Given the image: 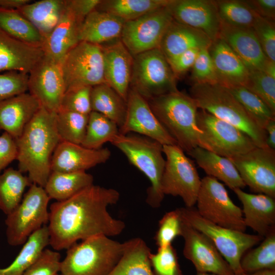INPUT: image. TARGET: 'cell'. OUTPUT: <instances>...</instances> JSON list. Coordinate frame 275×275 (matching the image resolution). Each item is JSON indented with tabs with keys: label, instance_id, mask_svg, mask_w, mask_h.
I'll return each mask as SVG.
<instances>
[{
	"label": "cell",
	"instance_id": "obj_39",
	"mask_svg": "<svg viewBox=\"0 0 275 275\" xmlns=\"http://www.w3.org/2000/svg\"><path fill=\"white\" fill-rule=\"evenodd\" d=\"M227 89L260 128L265 130L267 124L275 119V113L263 100L245 87L237 86Z\"/></svg>",
	"mask_w": 275,
	"mask_h": 275
},
{
	"label": "cell",
	"instance_id": "obj_46",
	"mask_svg": "<svg viewBox=\"0 0 275 275\" xmlns=\"http://www.w3.org/2000/svg\"><path fill=\"white\" fill-rule=\"evenodd\" d=\"M182 220L179 209L166 212L159 221L154 239L158 248L172 244L178 236H181Z\"/></svg>",
	"mask_w": 275,
	"mask_h": 275
},
{
	"label": "cell",
	"instance_id": "obj_24",
	"mask_svg": "<svg viewBox=\"0 0 275 275\" xmlns=\"http://www.w3.org/2000/svg\"><path fill=\"white\" fill-rule=\"evenodd\" d=\"M217 83L229 88L245 86L249 71L243 62L219 37L212 41L208 47Z\"/></svg>",
	"mask_w": 275,
	"mask_h": 275
},
{
	"label": "cell",
	"instance_id": "obj_6",
	"mask_svg": "<svg viewBox=\"0 0 275 275\" xmlns=\"http://www.w3.org/2000/svg\"><path fill=\"white\" fill-rule=\"evenodd\" d=\"M124 243L98 235L76 243L61 261L63 275H107L120 259Z\"/></svg>",
	"mask_w": 275,
	"mask_h": 275
},
{
	"label": "cell",
	"instance_id": "obj_38",
	"mask_svg": "<svg viewBox=\"0 0 275 275\" xmlns=\"http://www.w3.org/2000/svg\"><path fill=\"white\" fill-rule=\"evenodd\" d=\"M31 183L18 170L5 169L0 174V210L6 215L21 202L24 191Z\"/></svg>",
	"mask_w": 275,
	"mask_h": 275
},
{
	"label": "cell",
	"instance_id": "obj_19",
	"mask_svg": "<svg viewBox=\"0 0 275 275\" xmlns=\"http://www.w3.org/2000/svg\"><path fill=\"white\" fill-rule=\"evenodd\" d=\"M168 7L177 22L204 32L212 41L219 37L221 21L216 1L171 0Z\"/></svg>",
	"mask_w": 275,
	"mask_h": 275
},
{
	"label": "cell",
	"instance_id": "obj_9",
	"mask_svg": "<svg viewBox=\"0 0 275 275\" xmlns=\"http://www.w3.org/2000/svg\"><path fill=\"white\" fill-rule=\"evenodd\" d=\"M176 78L159 48L133 56L130 88L146 100L177 90Z\"/></svg>",
	"mask_w": 275,
	"mask_h": 275
},
{
	"label": "cell",
	"instance_id": "obj_45",
	"mask_svg": "<svg viewBox=\"0 0 275 275\" xmlns=\"http://www.w3.org/2000/svg\"><path fill=\"white\" fill-rule=\"evenodd\" d=\"M150 261L155 275H184L181 269L176 250L172 244L158 248L150 253Z\"/></svg>",
	"mask_w": 275,
	"mask_h": 275
},
{
	"label": "cell",
	"instance_id": "obj_57",
	"mask_svg": "<svg viewBox=\"0 0 275 275\" xmlns=\"http://www.w3.org/2000/svg\"><path fill=\"white\" fill-rule=\"evenodd\" d=\"M266 145L269 148L275 150V119L270 121L266 125Z\"/></svg>",
	"mask_w": 275,
	"mask_h": 275
},
{
	"label": "cell",
	"instance_id": "obj_61",
	"mask_svg": "<svg viewBox=\"0 0 275 275\" xmlns=\"http://www.w3.org/2000/svg\"></svg>",
	"mask_w": 275,
	"mask_h": 275
},
{
	"label": "cell",
	"instance_id": "obj_58",
	"mask_svg": "<svg viewBox=\"0 0 275 275\" xmlns=\"http://www.w3.org/2000/svg\"><path fill=\"white\" fill-rule=\"evenodd\" d=\"M233 275H275V270H264L252 273L243 272Z\"/></svg>",
	"mask_w": 275,
	"mask_h": 275
},
{
	"label": "cell",
	"instance_id": "obj_40",
	"mask_svg": "<svg viewBox=\"0 0 275 275\" xmlns=\"http://www.w3.org/2000/svg\"><path fill=\"white\" fill-rule=\"evenodd\" d=\"M119 133L117 124L102 114L92 111L89 115L86 131L81 145L98 149L111 142Z\"/></svg>",
	"mask_w": 275,
	"mask_h": 275
},
{
	"label": "cell",
	"instance_id": "obj_7",
	"mask_svg": "<svg viewBox=\"0 0 275 275\" xmlns=\"http://www.w3.org/2000/svg\"><path fill=\"white\" fill-rule=\"evenodd\" d=\"M178 209L184 222L212 241L234 274L243 272L240 266L242 257L264 237L216 225L202 217L194 207Z\"/></svg>",
	"mask_w": 275,
	"mask_h": 275
},
{
	"label": "cell",
	"instance_id": "obj_43",
	"mask_svg": "<svg viewBox=\"0 0 275 275\" xmlns=\"http://www.w3.org/2000/svg\"><path fill=\"white\" fill-rule=\"evenodd\" d=\"M89 115L59 111L56 114V128L62 142L81 144L86 131Z\"/></svg>",
	"mask_w": 275,
	"mask_h": 275
},
{
	"label": "cell",
	"instance_id": "obj_49",
	"mask_svg": "<svg viewBox=\"0 0 275 275\" xmlns=\"http://www.w3.org/2000/svg\"><path fill=\"white\" fill-rule=\"evenodd\" d=\"M27 73L11 71L0 73V101L28 91Z\"/></svg>",
	"mask_w": 275,
	"mask_h": 275
},
{
	"label": "cell",
	"instance_id": "obj_26",
	"mask_svg": "<svg viewBox=\"0 0 275 275\" xmlns=\"http://www.w3.org/2000/svg\"><path fill=\"white\" fill-rule=\"evenodd\" d=\"M41 107L29 92L0 101V129L17 139Z\"/></svg>",
	"mask_w": 275,
	"mask_h": 275
},
{
	"label": "cell",
	"instance_id": "obj_14",
	"mask_svg": "<svg viewBox=\"0 0 275 275\" xmlns=\"http://www.w3.org/2000/svg\"><path fill=\"white\" fill-rule=\"evenodd\" d=\"M168 5L124 23L120 39L133 57L159 48L163 35L173 20Z\"/></svg>",
	"mask_w": 275,
	"mask_h": 275
},
{
	"label": "cell",
	"instance_id": "obj_35",
	"mask_svg": "<svg viewBox=\"0 0 275 275\" xmlns=\"http://www.w3.org/2000/svg\"><path fill=\"white\" fill-rule=\"evenodd\" d=\"M91 103L92 111L109 119L119 128L122 126L126 113V101L108 85L103 83L92 87Z\"/></svg>",
	"mask_w": 275,
	"mask_h": 275
},
{
	"label": "cell",
	"instance_id": "obj_28",
	"mask_svg": "<svg viewBox=\"0 0 275 275\" xmlns=\"http://www.w3.org/2000/svg\"><path fill=\"white\" fill-rule=\"evenodd\" d=\"M211 43L204 32L173 19L163 35L159 49L168 62L191 48L209 47Z\"/></svg>",
	"mask_w": 275,
	"mask_h": 275
},
{
	"label": "cell",
	"instance_id": "obj_22",
	"mask_svg": "<svg viewBox=\"0 0 275 275\" xmlns=\"http://www.w3.org/2000/svg\"><path fill=\"white\" fill-rule=\"evenodd\" d=\"M219 37L240 59L249 72L264 70L269 60L253 28H237L221 22Z\"/></svg>",
	"mask_w": 275,
	"mask_h": 275
},
{
	"label": "cell",
	"instance_id": "obj_41",
	"mask_svg": "<svg viewBox=\"0 0 275 275\" xmlns=\"http://www.w3.org/2000/svg\"><path fill=\"white\" fill-rule=\"evenodd\" d=\"M240 266L246 273L275 270V232L264 237L257 247L245 253Z\"/></svg>",
	"mask_w": 275,
	"mask_h": 275
},
{
	"label": "cell",
	"instance_id": "obj_55",
	"mask_svg": "<svg viewBox=\"0 0 275 275\" xmlns=\"http://www.w3.org/2000/svg\"><path fill=\"white\" fill-rule=\"evenodd\" d=\"M248 5L258 15L274 21V0L245 1Z\"/></svg>",
	"mask_w": 275,
	"mask_h": 275
},
{
	"label": "cell",
	"instance_id": "obj_51",
	"mask_svg": "<svg viewBox=\"0 0 275 275\" xmlns=\"http://www.w3.org/2000/svg\"><path fill=\"white\" fill-rule=\"evenodd\" d=\"M61 264L60 254L45 249L22 275H56L60 272Z\"/></svg>",
	"mask_w": 275,
	"mask_h": 275
},
{
	"label": "cell",
	"instance_id": "obj_52",
	"mask_svg": "<svg viewBox=\"0 0 275 275\" xmlns=\"http://www.w3.org/2000/svg\"><path fill=\"white\" fill-rule=\"evenodd\" d=\"M17 154L15 139L4 132L0 135V174L13 160H16Z\"/></svg>",
	"mask_w": 275,
	"mask_h": 275
},
{
	"label": "cell",
	"instance_id": "obj_2",
	"mask_svg": "<svg viewBox=\"0 0 275 275\" xmlns=\"http://www.w3.org/2000/svg\"><path fill=\"white\" fill-rule=\"evenodd\" d=\"M56 114L41 106L15 140L18 170L28 174L31 183L43 187L51 172L53 153L61 142Z\"/></svg>",
	"mask_w": 275,
	"mask_h": 275
},
{
	"label": "cell",
	"instance_id": "obj_32",
	"mask_svg": "<svg viewBox=\"0 0 275 275\" xmlns=\"http://www.w3.org/2000/svg\"><path fill=\"white\" fill-rule=\"evenodd\" d=\"M93 176L86 171H51L44 188L50 199L65 201L93 184Z\"/></svg>",
	"mask_w": 275,
	"mask_h": 275
},
{
	"label": "cell",
	"instance_id": "obj_42",
	"mask_svg": "<svg viewBox=\"0 0 275 275\" xmlns=\"http://www.w3.org/2000/svg\"><path fill=\"white\" fill-rule=\"evenodd\" d=\"M221 22L240 28H252L257 14L245 1H216Z\"/></svg>",
	"mask_w": 275,
	"mask_h": 275
},
{
	"label": "cell",
	"instance_id": "obj_54",
	"mask_svg": "<svg viewBox=\"0 0 275 275\" xmlns=\"http://www.w3.org/2000/svg\"><path fill=\"white\" fill-rule=\"evenodd\" d=\"M101 0H66L67 7L82 21L95 10Z\"/></svg>",
	"mask_w": 275,
	"mask_h": 275
},
{
	"label": "cell",
	"instance_id": "obj_1",
	"mask_svg": "<svg viewBox=\"0 0 275 275\" xmlns=\"http://www.w3.org/2000/svg\"><path fill=\"white\" fill-rule=\"evenodd\" d=\"M120 196L114 188L92 184L67 200L53 203L47 225L50 246L55 251L67 250L78 240L120 235L125 223L107 210Z\"/></svg>",
	"mask_w": 275,
	"mask_h": 275
},
{
	"label": "cell",
	"instance_id": "obj_5",
	"mask_svg": "<svg viewBox=\"0 0 275 275\" xmlns=\"http://www.w3.org/2000/svg\"><path fill=\"white\" fill-rule=\"evenodd\" d=\"M111 143L147 177L150 185L146 201L152 208L159 207L164 197L161 187L166 162L163 146L148 138L132 133H119Z\"/></svg>",
	"mask_w": 275,
	"mask_h": 275
},
{
	"label": "cell",
	"instance_id": "obj_10",
	"mask_svg": "<svg viewBox=\"0 0 275 275\" xmlns=\"http://www.w3.org/2000/svg\"><path fill=\"white\" fill-rule=\"evenodd\" d=\"M166 162L161 187L163 195L180 197L185 207L196 204L201 179L193 161L178 145H163Z\"/></svg>",
	"mask_w": 275,
	"mask_h": 275
},
{
	"label": "cell",
	"instance_id": "obj_34",
	"mask_svg": "<svg viewBox=\"0 0 275 275\" xmlns=\"http://www.w3.org/2000/svg\"><path fill=\"white\" fill-rule=\"evenodd\" d=\"M48 244L49 230L45 225L29 236L12 263L0 268V275H22Z\"/></svg>",
	"mask_w": 275,
	"mask_h": 275
},
{
	"label": "cell",
	"instance_id": "obj_20",
	"mask_svg": "<svg viewBox=\"0 0 275 275\" xmlns=\"http://www.w3.org/2000/svg\"><path fill=\"white\" fill-rule=\"evenodd\" d=\"M101 46L105 82L126 101L130 89L133 57L120 38Z\"/></svg>",
	"mask_w": 275,
	"mask_h": 275
},
{
	"label": "cell",
	"instance_id": "obj_33",
	"mask_svg": "<svg viewBox=\"0 0 275 275\" xmlns=\"http://www.w3.org/2000/svg\"><path fill=\"white\" fill-rule=\"evenodd\" d=\"M65 6V0H41L32 2L17 11L45 38L57 24Z\"/></svg>",
	"mask_w": 275,
	"mask_h": 275
},
{
	"label": "cell",
	"instance_id": "obj_44",
	"mask_svg": "<svg viewBox=\"0 0 275 275\" xmlns=\"http://www.w3.org/2000/svg\"><path fill=\"white\" fill-rule=\"evenodd\" d=\"M245 87L263 100L275 113V78L262 70L250 71Z\"/></svg>",
	"mask_w": 275,
	"mask_h": 275
},
{
	"label": "cell",
	"instance_id": "obj_29",
	"mask_svg": "<svg viewBox=\"0 0 275 275\" xmlns=\"http://www.w3.org/2000/svg\"><path fill=\"white\" fill-rule=\"evenodd\" d=\"M124 23L113 15L95 9L81 23L79 41L102 45L119 39Z\"/></svg>",
	"mask_w": 275,
	"mask_h": 275
},
{
	"label": "cell",
	"instance_id": "obj_37",
	"mask_svg": "<svg viewBox=\"0 0 275 275\" xmlns=\"http://www.w3.org/2000/svg\"><path fill=\"white\" fill-rule=\"evenodd\" d=\"M0 29L18 40L34 46L41 47L44 40L38 30L17 10L0 8Z\"/></svg>",
	"mask_w": 275,
	"mask_h": 275
},
{
	"label": "cell",
	"instance_id": "obj_8",
	"mask_svg": "<svg viewBox=\"0 0 275 275\" xmlns=\"http://www.w3.org/2000/svg\"><path fill=\"white\" fill-rule=\"evenodd\" d=\"M50 198L44 187L32 183L27 192L5 219L6 235L12 246L23 244L34 232L48 223Z\"/></svg>",
	"mask_w": 275,
	"mask_h": 275
},
{
	"label": "cell",
	"instance_id": "obj_59",
	"mask_svg": "<svg viewBox=\"0 0 275 275\" xmlns=\"http://www.w3.org/2000/svg\"><path fill=\"white\" fill-rule=\"evenodd\" d=\"M196 275H215V274L209 273L197 272Z\"/></svg>",
	"mask_w": 275,
	"mask_h": 275
},
{
	"label": "cell",
	"instance_id": "obj_53",
	"mask_svg": "<svg viewBox=\"0 0 275 275\" xmlns=\"http://www.w3.org/2000/svg\"><path fill=\"white\" fill-rule=\"evenodd\" d=\"M201 49L200 48H191L168 61L176 77L192 68Z\"/></svg>",
	"mask_w": 275,
	"mask_h": 275
},
{
	"label": "cell",
	"instance_id": "obj_13",
	"mask_svg": "<svg viewBox=\"0 0 275 275\" xmlns=\"http://www.w3.org/2000/svg\"><path fill=\"white\" fill-rule=\"evenodd\" d=\"M196 204L198 213L218 226L245 232L242 209L232 201L225 186L207 176L201 179Z\"/></svg>",
	"mask_w": 275,
	"mask_h": 275
},
{
	"label": "cell",
	"instance_id": "obj_12",
	"mask_svg": "<svg viewBox=\"0 0 275 275\" xmlns=\"http://www.w3.org/2000/svg\"><path fill=\"white\" fill-rule=\"evenodd\" d=\"M197 122L201 131L200 147L216 154L231 158L257 147L242 131L204 110H198Z\"/></svg>",
	"mask_w": 275,
	"mask_h": 275
},
{
	"label": "cell",
	"instance_id": "obj_47",
	"mask_svg": "<svg viewBox=\"0 0 275 275\" xmlns=\"http://www.w3.org/2000/svg\"><path fill=\"white\" fill-rule=\"evenodd\" d=\"M252 28L266 57L275 62L274 21L257 15Z\"/></svg>",
	"mask_w": 275,
	"mask_h": 275
},
{
	"label": "cell",
	"instance_id": "obj_17",
	"mask_svg": "<svg viewBox=\"0 0 275 275\" xmlns=\"http://www.w3.org/2000/svg\"><path fill=\"white\" fill-rule=\"evenodd\" d=\"M125 118L119 128V133L134 132L153 140L162 146L177 145L151 110L147 100L130 88L126 100Z\"/></svg>",
	"mask_w": 275,
	"mask_h": 275
},
{
	"label": "cell",
	"instance_id": "obj_27",
	"mask_svg": "<svg viewBox=\"0 0 275 275\" xmlns=\"http://www.w3.org/2000/svg\"><path fill=\"white\" fill-rule=\"evenodd\" d=\"M82 21L67 7L52 32L44 38L42 45L44 56L56 62H62L67 53L79 42V31Z\"/></svg>",
	"mask_w": 275,
	"mask_h": 275
},
{
	"label": "cell",
	"instance_id": "obj_18",
	"mask_svg": "<svg viewBox=\"0 0 275 275\" xmlns=\"http://www.w3.org/2000/svg\"><path fill=\"white\" fill-rule=\"evenodd\" d=\"M181 236L184 239L183 254L192 263L197 272L234 274L212 241L183 220Z\"/></svg>",
	"mask_w": 275,
	"mask_h": 275
},
{
	"label": "cell",
	"instance_id": "obj_16",
	"mask_svg": "<svg viewBox=\"0 0 275 275\" xmlns=\"http://www.w3.org/2000/svg\"><path fill=\"white\" fill-rule=\"evenodd\" d=\"M28 75L29 93L42 107L57 113L66 92L61 63L44 56Z\"/></svg>",
	"mask_w": 275,
	"mask_h": 275
},
{
	"label": "cell",
	"instance_id": "obj_50",
	"mask_svg": "<svg viewBox=\"0 0 275 275\" xmlns=\"http://www.w3.org/2000/svg\"><path fill=\"white\" fill-rule=\"evenodd\" d=\"M191 79L194 84L217 83L208 47L202 48L192 67Z\"/></svg>",
	"mask_w": 275,
	"mask_h": 275
},
{
	"label": "cell",
	"instance_id": "obj_21",
	"mask_svg": "<svg viewBox=\"0 0 275 275\" xmlns=\"http://www.w3.org/2000/svg\"><path fill=\"white\" fill-rule=\"evenodd\" d=\"M111 155L107 148L92 149L80 144L61 141L53 153L51 170L64 172L86 171L105 163Z\"/></svg>",
	"mask_w": 275,
	"mask_h": 275
},
{
	"label": "cell",
	"instance_id": "obj_3",
	"mask_svg": "<svg viewBox=\"0 0 275 275\" xmlns=\"http://www.w3.org/2000/svg\"><path fill=\"white\" fill-rule=\"evenodd\" d=\"M158 121L186 153L200 146L199 108L190 95L178 90L147 100Z\"/></svg>",
	"mask_w": 275,
	"mask_h": 275
},
{
	"label": "cell",
	"instance_id": "obj_11",
	"mask_svg": "<svg viewBox=\"0 0 275 275\" xmlns=\"http://www.w3.org/2000/svg\"><path fill=\"white\" fill-rule=\"evenodd\" d=\"M61 67L66 92L106 83L101 45L79 42L65 56Z\"/></svg>",
	"mask_w": 275,
	"mask_h": 275
},
{
	"label": "cell",
	"instance_id": "obj_56",
	"mask_svg": "<svg viewBox=\"0 0 275 275\" xmlns=\"http://www.w3.org/2000/svg\"><path fill=\"white\" fill-rule=\"evenodd\" d=\"M32 2L30 0H0V8L7 10H18Z\"/></svg>",
	"mask_w": 275,
	"mask_h": 275
},
{
	"label": "cell",
	"instance_id": "obj_31",
	"mask_svg": "<svg viewBox=\"0 0 275 275\" xmlns=\"http://www.w3.org/2000/svg\"><path fill=\"white\" fill-rule=\"evenodd\" d=\"M123 243L122 255L107 275H155L149 259L151 251L146 242L135 237Z\"/></svg>",
	"mask_w": 275,
	"mask_h": 275
},
{
	"label": "cell",
	"instance_id": "obj_30",
	"mask_svg": "<svg viewBox=\"0 0 275 275\" xmlns=\"http://www.w3.org/2000/svg\"><path fill=\"white\" fill-rule=\"evenodd\" d=\"M193 158L207 176L224 183L232 190L245 186L232 162L200 147H196L187 153Z\"/></svg>",
	"mask_w": 275,
	"mask_h": 275
},
{
	"label": "cell",
	"instance_id": "obj_23",
	"mask_svg": "<svg viewBox=\"0 0 275 275\" xmlns=\"http://www.w3.org/2000/svg\"><path fill=\"white\" fill-rule=\"evenodd\" d=\"M242 205L245 225L265 237L275 232V198L268 195L233 190Z\"/></svg>",
	"mask_w": 275,
	"mask_h": 275
},
{
	"label": "cell",
	"instance_id": "obj_60",
	"mask_svg": "<svg viewBox=\"0 0 275 275\" xmlns=\"http://www.w3.org/2000/svg\"><path fill=\"white\" fill-rule=\"evenodd\" d=\"M56 275H63V274H61V273H60V274H59V273H58V274H56Z\"/></svg>",
	"mask_w": 275,
	"mask_h": 275
},
{
	"label": "cell",
	"instance_id": "obj_36",
	"mask_svg": "<svg viewBox=\"0 0 275 275\" xmlns=\"http://www.w3.org/2000/svg\"><path fill=\"white\" fill-rule=\"evenodd\" d=\"M171 0L101 1L96 10L113 15L124 22L135 20L167 6Z\"/></svg>",
	"mask_w": 275,
	"mask_h": 275
},
{
	"label": "cell",
	"instance_id": "obj_4",
	"mask_svg": "<svg viewBox=\"0 0 275 275\" xmlns=\"http://www.w3.org/2000/svg\"><path fill=\"white\" fill-rule=\"evenodd\" d=\"M190 92L199 109L236 127L257 147H268L265 130L255 123L227 88L218 83L194 84Z\"/></svg>",
	"mask_w": 275,
	"mask_h": 275
},
{
	"label": "cell",
	"instance_id": "obj_25",
	"mask_svg": "<svg viewBox=\"0 0 275 275\" xmlns=\"http://www.w3.org/2000/svg\"><path fill=\"white\" fill-rule=\"evenodd\" d=\"M44 56L41 47L19 41L0 29V73L29 74Z\"/></svg>",
	"mask_w": 275,
	"mask_h": 275
},
{
	"label": "cell",
	"instance_id": "obj_15",
	"mask_svg": "<svg viewBox=\"0 0 275 275\" xmlns=\"http://www.w3.org/2000/svg\"><path fill=\"white\" fill-rule=\"evenodd\" d=\"M228 158L245 186L255 193L275 198V150L256 147L245 153Z\"/></svg>",
	"mask_w": 275,
	"mask_h": 275
},
{
	"label": "cell",
	"instance_id": "obj_48",
	"mask_svg": "<svg viewBox=\"0 0 275 275\" xmlns=\"http://www.w3.org/2000/svg\"><path fill=\"white\" fill-rule=\"evenodd\" d=\"M91 89L92 87H85L66 92L59 111H71L89 115L92 112Z\"/></svg>",
	"mask_w": 275,
	"mask_h": 275
}]
</instances>
